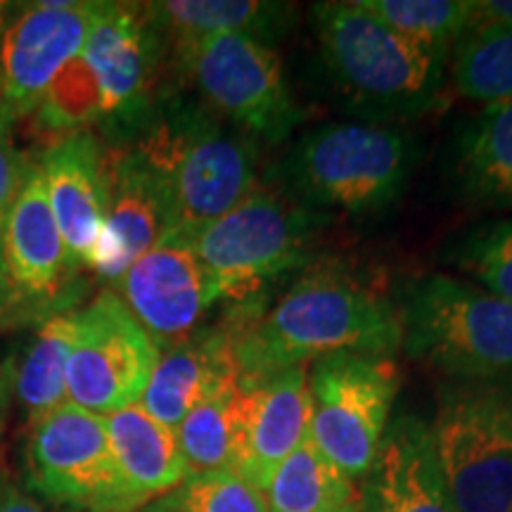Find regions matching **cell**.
Instances as JSON below:
<instances>
[{"mask_svg":"<svg viewBox=\"0 0 512 512\" xmlns=\"http://www.w3.org/2000/svg\"><path fill=\"white\" fill-rule=\"evenodd\" d=\"M238 375H266L332 354L389 356L401 349L396 302L342 264L299 275L268 309L238 311L223 323Z\"/></svg>","mask_w":512,"mask_h":512,"instance_id":"obj_1","label":"cell"},{"mask_svg":"<svg viewBox=\"0 0 512 512\" xmlns=\"http://www.w3.org/2000/svg\"><path fill=\"white\" fill-rule=\"evenodd\" d=\"M325 69L358 112L411 119L437 107L448 55L408 41L361 0L313 5Z\"/></svg>","mask_w":512,"mask_h":512,"instance_id":"obj_2","label":"cell"},{"mask_svg":"<svg viewBox=\"0 0 512 512\" xmlns=\"http://www.w3.org/2000/svg\"><path fill=\"white\" fill-rule=\"evenodd\" d=\"M401 349L458 382L512 384V302L453 275H425L396 299Z\"/></svg>","mask_w":512,"mask_h":512,"instance_id":"obj_3","label":"cell"},{"mask_svg":"<svg viewBox=\"0 0 512 512\" xmlns=\"http://www.w3.org/2000/svg\"><path fill=\"white\" fill-rule=\"evenodd\" d=\"M415 169V143L394 126L339 121L311 128L285 157L292 200L304 207L380 214L401 200Z\"/></svg>","mask_w":512,"mask_h":512,"instance_id":"obj_4","label":"cell"},{"mask_svg":"<svg viewBox=\"0 0 512 512\" xmlns=\"http://www.w3.org/2000/svg\"><path fill=\"white\" fill-rule=\"evenodd\" d=\"M164 176L171 197L166 235L192 238L256 190V145L204 114H176L136 145Z\"/></svg>","mask_w":512,"mask_h":512,"instance_id":"obj_5","label":"cell"},{"mask_svg":"<svg viewBox=\"0 0 512 512\" xmlns=\"http://www.w3.org/2000/svg\"><path fill=\"white\" fill-rule=\"evenodd\" d=\"M430 432L453 510L510 508L512 384H448L439 394Z\"/></svg>","mask_w":512,"mask_h":512,"instance_id":"obj_6","label":"cell"},{"mask_svg":"<svg viewBox=\"0 0 512 512\" xmlns=\"http://www.w3.org/2000/svg\"><path fill=\"white\" fill-rule=\"evenodd\" d=\"M328 214L252 190L238 207L211 221L190 242L221 299H240L309 261L311 242Z\"/></svg>","mask_w":512,"mask_h":512,"instance_id":"obj_7","label":"cell"},{"mask_svg":"<svg viewBox=\"0 0 512 512\" xmlns=\"http://www.w3.org/2000/svg\"><path fill=\"white\" fill-rule=\"evenodd\" d=\"M81 268L64 245L38 162H27L0 247V328L43 323L74 311Z\"/></svg>","mask_w":512,"mask_h":512,"instance_id":"obj_8","label":"cell"},{"mask_svg":"<svg viewBox=\"0 0 512 512\" xmlns=\"http://www.w3.org/2000/svg\"><path fill=\"white\" fill-rule=\"evenodd\" d=\"M202 98L249 138L280 143L306 117L268 43L247 34H211L178 43Z\"/></svg>","mask_w":512,"mask_h":512,"instance_id":"obj_9","label":"cell"},{"mask_svg":"<svg viewBox=\"0 0 512 512\" xmlns=\"http://www.w3.org/2000/svg\"><path fill=\"white\" fill-rule=\"evenodd\" d=\"M309 437L339 470L363 479L389 427L401 375L389 356L332 354L311 363Z\"/></svg>","mask_w":512,"mask_h":512,"instance_id":"obj_10","label":"cell"},{"mask_svg":"<svg viewBox=\"0 0 512 512\" xmlns=\"http://www.w3.org/2000/svg\"><path fill=\"white\" fill-rule=\"evenodd\" d=\"M27 477L38 496L60 508L131 512L105 418L76 403H62L31 425Z\"/></svg>","mask_w":512,"mask_h":512,"instance_id":"obj_11","label":"cell"},{"mask_svg":"<svg viewBox=\"0 0 512 512\" xmlns=\"http://www.w3.org/2000/svg\"><path fill=\"white\" fill-rule=\"evenodd\" d=\"M76 337L67 361V401L95 415H112L143 396L159 358L147 335L114 290L74 311Z\"/></svg>","mask_w":512,"mask_h":512,"instance_id":"obj_12","label":"cell"},{"mask_svg":"<svg viewBox=\"0 0 512 512\" xmlns=\"http://www.w3.org/2000/svg\"><path fill=\"white\" fill-rule=\"evenodd\" d=\"M98 3L50 0L10 12L0 41V119L15 126L41 105L64 64L81 53Z\"/></svg>","mask_w":512,"mask_h":512,"instance_id":"obj_13","label":"cell"},{"mask_svg":"<svg viewBox=\"0 0 512 512\" xmlns=\"http://www.w3.org/2000/svg\"><path fill=\"white\" fill-rule=\"evenodd\" d=\"M117 297L159 347L200 330L219 287L188 238L164 235L117 280Z\"/></svg>","mask_w":512,"mask_h":512,"instance_id":"obj_14","label":"cell"},{"mask_svg":"<svg viewBox=\"0 0 512 512\" xmlns=\"http://www.w3.org/2000/svg\"><path fill=\"white\" fill-rule=\"evenodd\" d=\"M309 422L306 368L238 375L233 472L264 491L275 467L309 437Z\"/></svg>","mask_w":512,"mask_h":512,"instance_id":"obj_15","label":"cell"},{"mask_svg":"<svg viewBox=\"0 0 512 512\" xmlns=\"http://www.w3.org/2000/svg\"><path fill=\"white\" fill-rule=\"evenodd\" d=\"M105 164L107 219L91 271L114 285L169 233L171 197L164 176L138 147L105 155Z\"/></svg>","mask_w":512,"mask_h":512,"instance_id":"obj_16","label":"cell"},{"mask_svg":"<svg viewBox=\"0 0 512 512\" xmlns=\"http://www.w3.org/2000/svg\"><path fill=\"white\" fill-rule=\"evenodd\" d=\"M157 31L143 5L98 3L81 57L98 79L107 124H133L143 114L157 67Z\"/></svg>","mask_w":512,"mask_h":512,"instance_id":"obj_17","label":"cell"},{"mask_svg":"<svg viewBox=\"0 0 512 512\" xmlns=\"http://www.w3.org/2000/svg\"><path fill=\"white\" fill-rule=\"evenodd\" d=\"M50 211L76 266L93 268L107 219V164L91 131L64 133L36 159Z\"/></svg>","mask_w":512,"mask_h":512,"instance_id":"obj_18","label":"cell"},{"mask_svg":"<svg viewBox=\"0 0 512 512\" xmlns=\"http://www.w3.org/2000/svg\"><path fill=\"white\" fill-rule=\"evenodd\" d=\"M363 512H456L434 453L430 422H389L361 491Z\"/></svg>","mask_w":512,"mask_h":512,"instance_id":"obj_19","label":"cell"},{"mask_svg":"<svg viewBox=\"0 0 512 512\" xmlns=\"http://www.w3.org/2000/svg\"><path fill=\"white\" fill-rule=\"evenodd\" d=\"M238 375L226 325L200 328L159 347V358L140 406L162 425L176 430L192 408L216 387Z\"/></svg>","mask_w":512,"mask_h":512,"instance_id":"obj_20","label":"cell"},{"mask_svg":"<svg viewBox=\"0 0 512 512\" xmlns=\"http://www.w3.org/2000/svg\"><path fill=\"white\" fill-rule=\"evenodd\" d=\"M105 422L131 512L171 494L190 475L176 430L152 418L140 403L105 415Z\"/></svg>","mask_w":512,"mask_h":512,"instance_id":"obj_21","label":"cell"},{"mask_svg":"<svg viewBox=\"0 0 512 512\" xmlns=\"http://www.w3.org/2000/svg\"><path fill=\"white\" fill-rule=\"evenodd\" d=\"M456 183L484 209H512V102L486 105L456 140Z\"/></svg>","mask_w":512,"mask_h":512,"instance_id":"obj_22","label":"cell"},{"mask_svg":"<svg viewBox=\"0 0 512 512\" xmlns=\"http://www.w3.org/2000/svg\"><path fill=\"white\" fill-rule=\"evenodd\" d=\"M143 8L155 27L171 31L178 43L211 34H247L271 46L294 17L292 5L266 0H166Z\"/></svg>","mask_w":512,"mask_h":512,"instance_id":"obj_23","label":"cell"},{"mask_svg":"<svg viewBox=\"0 0 512 512\" xmlns=\"http://www.w3.org/2000/svg\"><path fill=\"white\" fill-rule=\"evenodd\" d=\"M74 311L38 323L17 366L10 368L12 396L27 415L29 427L67 403V361L76 337Z\"/></svg>","mask_w":512,"mask_h":512,"instance_id":"obj_24","label":"cell"},{"mask_svg":"<svg viewBox=\"0 0 512 512\" xmlns=\"http://www.w3.org/2000/svg\"><path fill=\"white\" fill-rule=\"evenodd\" d=\"M271 512H337L358 505L356 482L306 437L264 489Z\"/></svg>","mask_w":512,"mask_h":512,"instance_id":"obj_25","label":"cell"},{"mask_svg":"<svg viewBox=\"0 0 512 512\" xmlns=\"http://www.w3.org/2000/svg\"><path fill=\"white\" fill-rule=\"evenodd\" d=\"M453 88L482 105L512 102V27L475 24L448 55Z\"/></svg>","mask_w":512,"mask_h":512,"instance_id":"obj_26","label":"cell"},{"mask_svg":"<svg viewBox=\"0 0 512 512\" xmlns=\"http://www.w3.org/2000/svg\"><path fill=\"white\" fill-rule=\"evenodd\" d=\"M235 396H238V375L204 396L176 427L178 446H181L190 475L233 470Z\"/></svg>","mask_w":512,"mask_h":512,"instance_id":"obj_27","label":"cell"},{"mask_svg":"<svg viewBox=\"0 0 512 512\" xmlns=\"http://www.w3.org/2000/svg\"><path fill=\"white\" fill-rule=\"evenodd\" d=\"M408 41L451 55V48L477 24L475 0H361Z\"/></svg>","mask_w":512,"mask_h":512,"instance_id":"obj_28","label":"cell"},{"mask_svg":"<svg viewBox=\"0 0 512 512\" xmlns=\"http://www.w3.org/2000/svg\"><path fill=\"white\" fill-rule=\"evenodd\" d=\"M444 261L486 292L512 302V216L467 230L446 249Z\"/></svg>","mask_w":512,"mask_h":512,"instance_id":"obj_29","label":"cell"},{"mask_svg":"<svg viewBox=\"0 0 512 512\" xmlns=\"http://www.w3.org/2000/svg\"><path fill=\"white\" fill-rule=\"evenodd\" d=\"M145 508L157 512H271L264 491L233 470L188 475L171 494Z\"/></svg>","mask_w":512,"mask_h":512,"instance_id":"obj_30","label":"cell"},{"mask_svg":"<svg viewBox=\"0 0 512 512\" xmlns=\"http://www.w3.org/2000/svg\"><path fill=\"white\" fill-rule=\"evenodd\" d=\"M38 121L50 131H83L86 126L105 121V105L98 79L91 72L81 53L64 64L57 79L36 107Z\"/></svg>","mask_w":512,"mask_h":512,"instance_id":"obj_31","label":"cell"},{"mask_svg":"<svg viewBox=\"0 0 512 512\" xmlns=\"http://www.w3.org/2000/svg\"><path fill=\"white\" fill-rule=\"evenodd\" d=\"M29 159L15 147L12 138V126L0 119V247H3L5 223H8L10 209L22 185L24 171H27Z\"/></svg>","mask_w":512,"mask_h":512,"instance_id":"obj_32","label":"cell"},{"mask_svg":"<svg viewBox=\"0 0 512 512\" xmlns=\"http://www.w3.org/2000/svg\"><path fill=\"white\" fill-rule=\"evenodd\" d=\"M0 512H43V508L27 491L10 482H0Z\"/></svg>","mask_w":512,"mask_h":512,"instance_id":"obj_33","label":"cell"},{"mask_svg":"<svg viewBox=\"0 0 512 512\" xmlns=\"http://www.w3.org/2000/svg\"><path fill=\"white\" fill-rule=\"evenodd\" d=\"M477 24L512 27V0H475Z\"/></svg>","mask_w":512,"mask_h":512,"instance_id":"obj_34","label":"cell"},{"mask_svg":"<svg viewBox=\"0 0 512 512\" xmlns=\"http://www.w3.org/2000/svg\"><path fill=\"white\" fill-rule=\"evenodd\" d=\"M12 406V387H10V368H0V441H3L5 427H8Z\"/></svg>","mask_w":512,"mask_h":512,"instance_id":"obj_35","label":"cell"},{"mask_svg":"<svg viewBox=\"0 0 512 512\" xmlns=\"http://www.w3.org/2000/svg\"><path fill=\"white\" fill-rule=\"evenodd\" d=\"M8 15H10V5L0 3V41H3V31H5V22H8Z\"/></svg>","mask_w":512,"mask_h":512,"instance_id":"obj_36","label":"cell"},{"mask_svg":"<svg viewBox=\"0 0 512 512\" xmlns=\"http://www.w3.org/2000/svg\"><path fill=\"white\" fill-rule=\"evenodd\" d=\"M337 512H363L361 505H351V508H344V510H337Z\"/></svg>","mask_w":512,"mask_h":512,"instance_id":"obj_37","label":"cell"},{"mask_svg":"<svg viewBox=\"0 0 512 512\" xmlns=\"http://www.w3.org/2000/svg\"><path fill=\"white\" fill-rule=\"evenodd\" d=\"M140 512H157V510H152V508H143Z\"/></svg>","mask_w":512,"mask_h":512,"instance_id":"obj_38","label":"cell"},{"mask_svg":"<svg viewBox=\"0 0 512 512\" xmlns=\"http://www.w3.org/2000/svg\"><path fill=\"white\" fill-rule=\"evenodd\" d=\"M505 512H512V505H510V508H508V510H505Z\"/></svg>","mask_w":512,"mask_h":512,"instance_id":"obj_39","label":"cell"}]
</instances>
